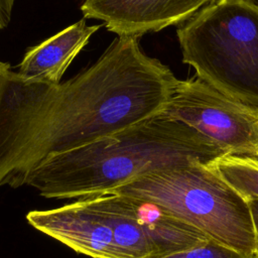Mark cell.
<instances>
[{"mask_svg":"<svg viewBox=\"0 0 258 258\" xmlns=\"http://www.w3.org/2000/svg\"><path fill=\"white\" fill-rule=\"evenodd\" d=\"M177 81L134 36L114 39L93 66L59 84L0 62V186L26 185L48 158L160 116Z\"/></svg>","mask_w":258,"mask_h":258,"instance_id":"cell-1","label":"cell"},{"mask_svg":"<svg viewBox=\"0 0 258 258\" xmlns=\"http://www.w3.org/2000/svg\"><path fill=\"white\" fill-rule=\"evenodd\" d=\"M187 125L157 116L48 158L26 185L47 199H83L114 191L142 176L225 155Z\"/></svg>","mask_w":258,"mask_h":258,"instance_id":"cell-2","label":"cell"},{"mask_svg":"<svg viewBox=\"0 0 258 258\" xmlns=\"http://www.w3.org/2000/svg\"><path fill=\"white\" fill-rule=\"evenodd\" d=\"M176 35L196 77L258 108V0H212Z\"/></svg>","mask_w":258,"mask_h":258,"instance_id":"cell-3","label":"cell"},{"mask_svg":"<svg viewBox=\"0 0 258 258\" xmlns=\"http://www.w3.org/2000/svg\"><path fill=\"white\" fill-rule=\"evenodd\" d=\"M114 191L155 204L230 248L256 253L248 202L212 162L153 172Z\"/></svg>","mask_w":258,"mask_h":258,"instance_id":"cell-4","label":"cell"},{"mask_svg":"<svg viewBox=\"0 0 258 258\" xmlns=\"http://www.w3.org/2000/svg\"><path fill=\"white\" fill-rule=\"evenodd\" d=\"M160 116L187 125L227 154L258 156V108L223 94L198 77L177 81Z\"/></svg>","mask_w":258,"mask_h":258,"instance_id":"cell-5","label":"cell"},{"mask_svg":"<svg viewBox=\"0 0 258 258\" xmlns=\"http://www.w3.org/2000/svg\"><path fill=\"white\" fill-rule=\"evenodd\" d=\"M30 226L91 258H125L116 246L110 227L83 199L26 215Z\"/></svg>","mask_w":258,"mask_h":258,"instance_id":"cell-6","label":"cell"},{"mask_svg":"<svg viewBox=\"0 0 258 258\" xmlns=\"http://www.w3.org/2000/svg\"><path fill=\"white\" fill-rule=\"evenodd\" d=\"M212 0H85L86 18L104 21L118 37H140L170 25H179Z\"/></svg>","mask_w":258,"mask_h":258,"instance_id":"cell-7","label":"cell"},{"mask_svg":"<svg viewBox=\"0 0 258 258\" xmlns=\"http://www.w3.org/2000/svg\"><path fill=\"white\" fill-rule=\"evenodd\" d=\"M101 25H87L82 19L29 48L18 74L28 80L59 84L63 73Z\"/></svg>","mask_w":258,"mask_h":258,"instance_id":"cell-8","label":"cell"},{"mask_svg":"<svg viewBox=\"0 0 258 258\" xmlns=\"http://www.w3.org/2000/svg\"><path fill=\"white\" fill-rule=\"evenodd\" d=\"M121 195L152 243L155 249L154 257L179 252L210 239L198 228L172 216L159 206L125 194Z\"/></svg>","mask_w":258,"mask_h":258,"instance_id":"cell-9","label":"cell"},{"mask_svg":"<svg viewBox=\"0 0 258 258\" xmlns=\"http://www.w3.org/2000/svg\"><path fill=\"white\" fill-rule=\"evenodd\" d=\"M83 200L110 227L114 242L125 258H153L155 256L152 243L128 209L121 194L112 191L83 198Z\"/></svg>","mask_w":258,"mask_h":258,"instance_id":"cell-10","label":"cell"},{"mask_svg":"<svg viewBox=\"0 0 258 258\" xmlns=\"http://www.w3.org/2000/svg\"><path fill=\"white\" fill-rule=\"evenodd\" d=\"M212 165L246 200L258 198V156L225 154Z\"/></svg>","mask_w":258,"mask_h":258,"instance_id":"cell-11","label":"cell"},{"mask_svg":"<svg viewBox=\"0 0 258 258\" xmlns=\"http://www.w3.org/2000/svg\"><path fill=\"white\" fill-rule=\"evenodd\" d=\"M153 258H258L256 253H246L208 239L188 249Z\"/></svg>","mask_w":258,"mask_h":258,"instance_id":"cell-12","label":"cell"},{"mask_svg":"<svg viewBox=\"0 0 258 258\" xmlns=\"http://www.w3.org/2000/svg\"><path fill=\"white\" fill-rule=\"evenodd\" d=\"M15 0H0V30L10 22Z\"/></svg>","mask_w":258,"mask_h":258,"instance_id":"cell-13","label":"cell"},{"mask_svg":"<svg viewBox=\"0 0 258 258\" xmlns=\"http://www.w3.org/2000/svg\"><path fill=\"white\" fill-rule=\"evenodd\" d=\"M248 206L251 213L254 235H255V242H256V255L258 257V198L247 200Z\"/></svg>","mask_w":258,"mask_h":258,"instance_id":"cell-14","label":"cell"}]
</instances>
